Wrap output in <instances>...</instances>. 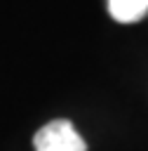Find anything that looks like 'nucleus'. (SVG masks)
<instances>
[{"label": "nucleus", "instance_id": "nucleus-1", "mask_svg": "<svg viewBox=\"0 0 148 151\" xmlns=\"http://www.w3.org/2000/svg\"><path fill=\"white\" fill-rule=\"evenodd\" d=\"M35 151H87V142L80 137L75 125L66 118L49 120L33 137Z\"/></svg>", "mask_w": 148, "mask_h": 151}, {"label": "nucleus", "instance_id": "nucleus-2", "mask_svg": "<svg viewBox=\"0 0 148 151\" xmlns=\"http://www.w3.org/2000/svg\"><path fill=\"white\" fill-rule=\"evenodd\" d=\"M148 12V0H108V14L117 24H134Z\"/></svg>", "mask_w": 148, "mask_h": 151}]
</instances>
